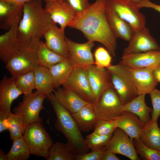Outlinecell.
<instances>
[{
    "mask_svg": "<svg viewBox=\"0 0 160 160\" xmlns=\"http://www.w3.org/2000/svg\"><path fill=\"white\" fill-rule=\"evenodd\" d=\"M107 0H96L84 11L76 13L68 26L81 31L88 41H97L105 47L112 56L116 55L117 39L106 15Z\"/></svg>",
    "mask_w": 160,
    "mask_h": 160,
    "instance_id": "cell-1",
    "label": "cell"
},
{
    "mask_svg": "<svg viewBox=\"0 0 160 160\" xmlns=\"http://www.w3.org/2000/svg\"><path fill=\"white\" fill-rule=\"evenodd\" d=\"M53 21L42 5V0H31L23 6V14L17 29V37L22 43L41 39Z\"/></svg>",
    "mask_w": 160,
    "mask_h": 160,
    "instance_id": "cell-2",
    "label": "cell"
},
{
    "mask_svg": "<svg viewBox=\"0 0 160 160\" xmlns=\"http://www.w3.org/2000/svg\"><path fill=\"white\" fill-rule=\"evenodd\" d=\"M46 98L50 102L56 116L55 128L63 134L76 155L88 153L89 149L72 114L57 100L53 93Z\"/></svg>",
    "mask_w": 160,
    "mask_h": 160,
    "instance_id": "cell-3",
    "label": "cell"
},
{
    "mask_svg": "<svg viewBox=\"0 0 160 160\" xmlns=\"http://www.w3.org/2000/svg\"><path fill=\"white\" fill-rule=\"evenodd\" d=\"M40 40L33 38L23 42L20 51L5 63L12 76L15 77L34 71L39 66L37 49Z\"/></svg>",
    "mask_w": 160,
    "mask_h": 160,
    "instance_id": "cell-4",
    "label": "cell"
},
{
    "mask_svg": "<svg viewBox=\"0 0 160 160\" xmlns=\"http://www.w3.org/2000/svg\"><path fill=\"white\" fill-rule=\"evenodd\" d=\"M23 136L31 154L47 159L54 143L41 123L36 122L28 124Z\"/></svg>",
    "mask_w": 160,
    "mask_h": 160,
    "instance_id": "cell-5",
    "label": "cell"
},
{
    "mask_svg": "<svg viewBox=\"0 0 160 160\" xmlns=\"http://www.w3.org/2000/svg\"><path fill=\"white\" fill-rule=\"evenodd\" d=\"M112 84L123 104L138 95L129 68L120 62L107 68Z\"/></svg>",
    "mask_w": 160,
    "mask_h": 160,
    "instance_id": "cell-6",
    "label": "cell"
},
{
    "mask_svg": "<svg viewBox=\"0 0 160 160\" xmlns=\"http://www.w3.org/2000/svg\"><path fill=\"white\" fill-rule=\"evenodd\" d=\"M92 105L97 121L117 119L123 111V104L113 85Z\"/></svg>",
    "mask_w": 160,
    "mask_h": 160,
    "instance_id": "cell-7",
    "label": "cell"
},
{
    "mask_svg": "<svg viewBox=\"0 0 160 160\" xmlns=\"http://www.w3.org/2000/svg\"><path fill=\"white\" fill-rule=\"evenodd\" d=\"M47 96L37 91L24 95L22 100L14 108L13 113L21 118L25 129L31 123H42V119L39 113L44 108L43 103Z\"/></svg>",
    "mask_w": 160,
    "mask_h": 160,
    "instance_id": "cell-8",
    "label": "cell"
},
{
    "mask_svg": "<svg viewBox=\"0 0 160 160\" xmlns=\"http://www.w3.org/2000/svg\"><path fill=\"white\" fill-rule=\"evenodd\" d=\"M107 0L118 15L130 25L133 31L145 27V17L137 4L129 0Z\"/></svg>",
    "mask_w": 160,
    "mask_h": 160,
    "instance_id": "cell-9",
    "label": "cell"
},
{
    "mask_svg": "<svg viewBox=\"0 0 160 160\" xmlns=\"http://www.w3.org/2000/svg\"><path fill=\"white\" fill-rule=\"evenodd\" d=\"M63 86L72 90L89 103L93 104L95 102L85 68H74Z\"/></svg>",
    "mask_w": 160,
    "mask_h": 160,
    "instance_id": "cell-10",
    "label": "cell"
},
{
    "mask_svg": "<svg viewBox=\"0 0 160 160\" xmlns=\"http://www.w3.org/2000/svg\"><path fill=\"white\" fill-rule=\"evenodd\" d=\"M104 148L105 151L123 155L131 160L140 159L133 140L123 130L119 128L114 131Z\"/></svg>",
    "mask_w": 160,
    "mask_h": 160,
    "instance_id": "cell-11",
    "label": "cell"
},
{
    "mask_svg": "<svg viewBox=\"0 0 160 160\" xmlns=\"http://www.w3.org/2000/svg\"><path fill=\"white\" fill-rule=\"evenodd\" d=\"M129 44L123 50V55L159 50L160 46L145 27L133 31Z\"/></svg>",
    "mask_w": 160,
    "mask_h": 160,
    "instance_id": "cell-12",
    "label": "cell"
},
{
    "mask_svg": "<svg viewBox=\"0 0 160 160\" xmlns=\"http://www.w3.org/2000/svg\"><path fill=\"white\" fill-rule=\"evenodd\" d=\"M68 53L69 59L74 68H86L95 64L92 49L94 42L88 41L82 44L76 43L65 37Z\"/></svg>",
    "mask_w": 160,
    "mask_h": 160,
    "instance_id": "cell-13",
    "label": "cell"
},
{
    "mask_svg": "<svg viewBox=\"0 0 160 160\" xmlns=\"http://www.w3.org/2000/svg\"><path fill=\"white\" fill-rule=\"evenodd\" d=\"M44 9L52 21L58 24L64 31L72 21L76 13L65 0H44Z\"/></svg>",
    "mask_w": 160,
    "mask_h": 160,
    "instance_id": "cell-14",
    "label": "cell"
},
{
    "mask_svg": "<svg viewBox=\"0 0 160 160\" xmlns=\"http://www.w3.org/2000/svg\"><path fill=\"white\" fill-rule=\"evenodd\" d=\"M85 68L96 101L105 90L113 85L111 74L107 68H100L95 64Z\"/></svg>",
    "mask_w": 160,
    "mask_h": 160,
    "instance_id": "cell-15",
    "label": "cell"
},
{
    "mask_svg": "<svg viewBox=\"0 0 160 160\" xmlns=\"http://www.w3.org/2000/svg\"><path fill=\"white\" fill-rule=\"evenodd\" d=\"M19 23L15 24L0 36V58L5 63L18 53L22 47L23 43L17 37Z\"/></svg>",
    "mask_w": 160,
    "mask_h": 160,
    "instance_id": "cell-16",
    "label": "cell"
},
{
    "mask_svg": "<svg viewBox=\"0 0 160 160\" xmlns=\"http://www.w3.org/2000/svg\"><path fill=\"white\" fill-rule=\"evenodd\" d=\"M120 62L131 68L155 67L160 64L159 50L123 55Z\"/></svg>",
    "mask_w": 160,
    "mask_h": 160,
    "instance_id": "cell-17",
    "label": "cell"
},
{
    "mask_svg": "<svg viewBox=\"0 0 160 160\" xmlns=\"http://www.w3.org/2000/svg\"><path fill=\"white\" fill-rule=\"evenodd\" d=\"M22 94L16 86L14 77L4 75L0 82V112L8 116L12 102Z\"/></svg>",
    "mask_w": 160,
    "mask_h": 160,
    "instance_id": "cell-18",
    "label": "cell"
},
{
    "mask_svg": "<svg viewBox=\"0 0 160 160\" xmlns=\"http://www.w3.org/2000/svg\"><path fill=\"white\" fill-rule=\"evenodd\" d=\"M155 67L129 68L138 95L149 94L156 88L158 83L153 75V71Z\"/></svg>",
    "mask_w": 160,
    "mask_h": 160,
    "instance_id": "cell-19",
    "label": "cell"
},
{
    "mask_svg": "<svg viewBox=\"0 0 160 160\" xmlns=\"http://www.w3.org/2000/svg\"><path fill=\"white\" fill-rule=\"evenodd\" d=\"M45 43L50 49L66 59H69L68 47L64 31L53 21L45 33Z\"/></svg>",
    "mask_w": 160,
    "mask_h": 160,
    "instance_id": "cell-20",
    "label": "cell"
},
{
    "mask_svg": "<svg viewBox=\"0 0 160 160\" xmlns=\"http://www.w3.org/2000/svg\"><path fill=\"white\" fill-rule=\"evenodd\" d=\"M23 5L6 1H0V28L9 30L19 23L23 14Z\"/></svg>",
    "mask_w": 160,
    "mask_h": 160,
    "instance_id": "cell-21",
    "label": "cell"
},
{
    "mask_svg": "<svg viewBox=\"0 0 160 160\" xmlns=\"http://www.w3.org/2000/svg\"><path fill=\"white\" fill-rule=\"evenodd\" d=\"M57 100L71 114L88 103L72 90L63 87H59L54 92Z\"/></svg>",
    "mask_w": 160,
    "mask_h": 160,
    "instance_id": "cell-22",
    "label": "cell"
},
{
    "mask_svg": "<svg viewBox=\"0 0 160 160\" xmlns=\"http://www.w3.org/2000/svg\"><path fill=\"white\" fill-rule=\"evenodd\" d=\"M106 15L109 25L116 37L129 41L133 32L132 27L118 15L108 0Z\"/></svg>",
    "mask_w": 160,
    "mask_h": 160,
    "instance_id": "cell-23",
    "label": "cell"
},
{
    "mask_svg": "<svg viewBox=\"0 0 160 160\" xmlns=\"http://www.w3.org/2000/svg\"><path fill=\"white\" fill-rule=\"evenodd\" d=\"M117 120V128L123 130L132 140L139 138L145 124L135 114L126 111H123Z\"/></svg>",
    "mask_w": 160,
    "mask_h": 160,
    "instance_id": "cell-24",
    "label": "cell"
},
{
    "mask_svg": "<svg viewBox=\"0 0 160 160\" xmlns=\"http://www.w3.org/2000/svg\"><path fill=\"white\" fill-rule=\"evenodd\" d=\"M72 115L81 132L94 129L97 121L92 104L88 103Z\"/></svg>",
    "mask_w": 160,
    "mask_h": 160,
    "instance_id": "cell-25",
    "label": "cell"
},
{
    "mask_svg": "<svg viewBox=\"0 0 160 160\" xmlns=\"http://www.w3.org/2000/svg\"><path fill=\"white\" fill-rule=\"evenodd\" d=\"M35 89L47 96L53 93L55 88L49 68L39 65L34 70Z\"/></svg>",
    "mask_w": 160,
    "mask_h": 160,
    "instance_id": "cell-26",
    "label": "cell"
},
{
    "mask_svg": "<svg viewBox=\"0 0 160 160\" xmlns=\"http://www.w3.org/2000/svg\"><path fill=\"white\" fill-rule=\"evenodd\" d=\"M145 96L138 95L129 102L123 104L122 109L123 111L135 114L142 121L146 124L151 119L150 113L152 112V109L146 105Z\"/></svg>",
    "mask_w": 160,
    "mask_h": 160,
    "instance_id": "cell-27",
    "label": "cell"
},
{
    "mask_svg": "<svg viewBox=\"0 0 160 160\" xmlns=\"http://www.w3.org/2000/svg\"><path fill=\"white\" fill-rule=\"evenodd\" d=\"M139 138L147 146L160 151V128L157 121L151 119L146 123Z\"/></svg>",
    "mask_w": 160,
    "mask_h": 160,
    "instance_id": "cell-28",
    "label": "cell"
},
{
    "mask_svg": "<svg viewBox=\"0 0 160 160\" xmlns=\"http://www.w3.org/2000/svg\"><path fill=\"white\" fill-rule=\"evenodd\" d=\"M74 69L69 59H65L49 68L55 88L63 85Z\"/></svg>",
    "mask_w": 160,
    "mask_h": 160,
    "instance_id": "cell-29",
    "label": "cell"
},
{
    "mask_svg": "<svg viewBox=\"0 0 160 160\" xmlns=\"http://www.w3.org/2000/svg\"><path fill=\"white\" fill-rule=\"evenodd\" d=\"M37 57L39 65L48 68L66 59L49 48L41 40L38 44Z\"/></svg>",
    "mask_w": 160,
    "mask_h": 160,
    "instance_id": "cell-30",
    "label": "cell"
},
{
    "mask_svg": "<svg viewBox=\"0 0 160 160\" xmlns=\"http://www.w3.org/2000/svg\"><path fill=\"white\" fill-rule=\"evenodd\" d=\"M76 155L67 143L56 142L51 148L47 160H76Z\"/></svg>",
    "mask_w": 160,
    "mask_h": 160,
    "instance_id": "cell-31",
    "label": "cell"
},
{
    "mask_svg": "<svg viewBox=\"0 0 160 160\" xmlns=\"http://www.w3.org/2000/svg\"><path fill=\"white\" fill-rule=\"evenodd\" d=\"M13 142L12 147L7 154L8 160H27L31 154L23 136Z\"/></svg>",
    "mask_w": 160,
    "mask_h": 160,
    "instance_id": "cell-32",
    "label": "cell"
},
{
    "mask_svg": "<svg viewBox=\"0 0 160 160\" xmlns=\"http://www.w3.org/2000/svg\"><path fill=\"white\" fill-rule=\"evenodd\" d=\"M14 78L16 86L24 95L31 94L35 89L34 71Z\"/></svg>",
    "mask_w": 160,
    "mask_h": 160,
    "instance_id": "cell-33",
    "label": "cell"
},
{
    "mask_svg": "<svg viewBox=\"0 0 160 160\" xmlns=\"http://www.w3.org/2000/svg\"><path fill=\"white\" fill-rule=\"evenodd\" d=\"M136 152L144 160H160V151L150 148L144 145L139 138L133 140Z\"/></svg>",
    "mask_w": 160,
    "mask_h": 160,
    "instance_id": "cell-34",
    "label": "cell"
},
{
    "mask_svg": "<svg viewBox=\"0 0 160 160\" xmlns=\"http://www.w3.org/2000/svg\"><path fill=\"white\" fill-rule=\"evenodd\" d=\"M8 120L10 138L13 141L23 136L25 129L21 118L11 112Z\"/></svg>",
    "mask_w": 160,
    "mask_h": 160,
    "instance_id": "cell-35",
    "label": "cell"
},
{
    "mask_svg": "<svg viewBox=\"0 0 160 160\" xmlns=\"http://www.w3.org/2000/svg\"><path fill=\"white\" fill-rule=\"evenodd\" d=\"M112 135H102L93 132L86 136L85 139V142L89 149L93 151L104 147Z\"/></svg>",
    "mask_w": 160,
    "mask_h": 160,
    "instance_id": "cell-36",
    "label": "cell"
},
{
    "mask_svg": "<svg viewBox=\"0 0 160 160\" xmlns=\"http://www.w3.org/2000/svg\"><path fill=\"white\" fill-rule=\"evenodd\" d=\"M117 119L98 120L94 128V132L104 136L113 135L117 128Z\"/></svg>",
    "mask_w": 160,
    "mask_h": 160,
    "instance_id": "cell-37",
    "label": "cell"
},
{
    "mask_svg": "<svg viewBox=\"0 0 160 160\" xmlns=\"http://www.w3.org/2000/svg\"><path fill=\"white\" fill-rule=\"evenodd\" d=\"M95 64L98 67L108 68L112 65L111 55L106 49L100 47L94 52Z\"/></svg>",
    "mask_w": 160,
    "mask_h": 160,
    "instance_id": "cell-38",
    "label": "cell"
},
{
    "mask_svg": "<svg viewBox=\"0 0 160 160\" xmlns=\"http://www.w3.org/2000/svg\"><path fill=\"white\" fill-rule=\"evenodd\" d=\"M149 94L153 106L151 119L157 121L160 115V90L155 88Z\"/></svg>",
    "mask_w": 160,
    "mask_h": 160,
    "instance_id": "cell-39",
    "label": "cell"
},
{
    "mask_svg": "<svg viewBox=\"0 0 160 160\" xmlns=\"http://www.w3.org/2000/svg\"><path fill=\"white\" fill-rule=\"evenodd\" d=\"M76 13L81 12L89 7V0H65Z\"/></svg>",
    "mask_w": 160,
    "mask_h": 160,
    "instance_id": "cell-40",
    "label": "cell"
},
{
    "mask_svg": "<svg viewBox=\"0 0 160 160\" xmlns=\"http://www.w3.org/2000/svg\"><path fill=\"white\" fill-rule=\"evenodd\" d=\"M104 149V147L99 149L91 151L90 152L76 155V160H100Z\"/></svg>",
    "mask_w": 160,
    "mask_h": 160,
    "instance_id": "cell-41",
    "label": "cell"
},
{
    "mask_svg": "<svg viewBox=\"0 0 160 160\" xmlns=\"http://www.w3.org/2000/svg\"><path fill=\"white\" fill-rule=\"evenodd\" d=\"M137 6L140 9L143 7L151 8L160 13V5L153 3L150 0H144L137 4Z\"/></svg>",
    "mask_w": 160,
    "mask_h": 160,
    "instance_id": "cell-42",
    "label": "cell"
},
{
    "mask_svg": "<svg viewBox=\"0 0 160 160\" xmlns=\"http://www.w3.org/2000/svg\"><path fill=\"white\" fill-rule=\"evenodd\" d=\"M8 115L0 112V132H1L8 129Z\"/></svg>",
    "mask_w": 160,
    "mask_h": 160,
    "instance_id": "cell-43",
    "label": "cell"
},
{
    "mask_svg": "<svg viewBox=\"0 0 160 160\" xmlns=\"http://www.w3.org/2000/svg\"><path fill=\"white\" fill-rule=\"evenodd\" d=\"M116 154L105 150L103 151L100 158V160H120Z\"/></svg>",
    "mask_w": 160,
    "mask_h": 160,
    "instance_id": "cell-44",
    "label": "cell"
},
{
    "mask_svg": "<svg viewBox=\"0 0 160 160\" xmlns=\"http://www.w3.org/2000/svg\"><path fill=\"white\" fill-rule=\"evenodd\" d=\"M153 75L155 81L158 83H160V64L154 68Z\"/></svg>",
    "mask_w": 160,
    "mask_h": 160,
    "instance_id": "cell-45",
    "label": "cell"
},
{
    "mask_svg": "<svg viewBox=\"0 0 160 160\" xmlns=\"http://www.w3.org/2000/svg\"><path fill=\"white\" fill-rule=\"evenodd\" d=\"M31 0H0L1 1H6L11 2L15 4L23 5L25 3Z\"/></svg>",
    "mask_w": 160,
    "mask_h": 160,
    "instance_id": "cell-46",
    "label": "cell"
},
{
    "mask_svg": "<svg viewBox=\"0 0 160 160\" xmlns=\"http://www.w3.org/2000/svg\"><path fill=\"white\" fill-rule=\"evenodd\" d=\"M0 160H8L7 154H6L1 149L0 150Z\"/></svg>",
    "mask_w": 160,
    "mask_h": 160,
    "instance_id": "cell-47",
    "label": "cell"
},
{
    "mask_svg": "<svg viewBox=\"0 0 160 160\" xmlns=\"http://www.w3.org/2000/svg\"><path fill=\"white\" fill-rule=\"evenodd\" d=\"M129 0L137 4H138L141 3L144 0Z\"/></svg>",
    "mask_w": 160,
    "mask_h": 160,
    "instance_id": "cell-48",
    "label": "cell"
},
{
    "mask_svg": "<svg viewBox=\"0 0 160 160\" xmlns=\"http://www.w3.org/2000/svg\"><path fill=\"white\" fill-rule=\"evenodd\" d=\"M159 52H160V49H159Z\"/></svg>",
    "mask_w": 160,
    "mask_h": 160,
    "instance_id": "cell-49",
    "label": "cell"
}]
</instances>
